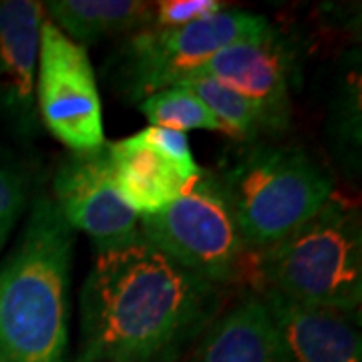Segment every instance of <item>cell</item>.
Wrapping results in <instances>:
<instances>
[{
	"mask_svg": "<svg viewBox=\"0 0 362 362\" xmlns=\"http://www.w3.org/2000/svg\"><path fill=\"white\" fill-rule=\"evenodd\" d=\"M221 306L223 288L180 268L139 233L97 252L81 290L75 362H175Z\"/></svg>",
	"mask_w": 362,
	"mask_h": 362,
	"instance_id": "6da1fadb",
	"label": "cell"
},
{
	"mask_svg": "<svg viewBox=\"0 0 362 362\" xmlns=\"http://www.w3.org/2000/svg\"><path fill=\"white\" fill-rule=\"evenodd\" d=\"M73 247V228L49 195H37L0 264V362H66Z\"/></svg>",
	"mask_w": 362,
	"mask_h": 362,
	"instance_id": "7a4b0ae2",
	"label": "cell"
},
{
	"mask_svg": "<svg viewBox=\"0 0 362 362\" xmlns=\"http://www.w3.org/2000/svg\"><path fill=\"white\" fill-rule=\"evenodd\" d=\"M259 288L354 318L362 302V221L332 197L284 240L254 254Z\"/></svg>",
	"mask_w": 362,
	"mask_h": 362,
	"instance_id": "3957f363",
	"label": "cell"
},
{
	"mask_svg": "<svg viewBox=\"0 0 362 362\" xmlns=\"http://www.w3.org/2000/svg\"><path fill=\"white\" fill-rule=\"evenodd\" d=\"M218 175L250 254L284 240L334 197L330 175L292 145L252 143Z\"/></svg>",
	"mask_w": 362,
	"mask_h": 362,
	"instance_id": "277c9868",
	"label": "cell"
},
{
	"mask_svg": "<svg viewBox=\"0 0 362 362\" xmlns=\"http://www.w3.org/2000/svg\"><path fill=\"white\" fill-rule=\"evenodd\" d=\"M268 21L256 13L223 8L214 16L177 28L147 26L129 35L105 63L111 90L127 105L177 87L235 40L259 33Z\"/></svg>",
	"mask_w": 362,
	"mask_h": 362,
	"instance_id": "5b68a950",
	"label": "cell"
},
{
	"mask_svg": "<svg viewBox=\"0 0 362 362\" xmlns=\"http://www.w3.org/2000/svg\"><path fill=\"white\" fill-rule=\"evenodd\" d=\"M139 233L180 268L226 288L246 270L247 252L218 171L199 169L165 209L139 218Z\"/></svg>",
	"mask_w": 362,
	"mask_h": 362,
	"instance_id": "8992f818",
	"label": "cell"
},
{
	"mask_svg": "<svg viewBox=\"0 0 362 362\" xmlns=\"http://www.w3.org/2000/svg\"><path fill=\"white\" fill-rule=\"evenodd\" d=\"M35 95L40 125L66 149L103 145V109L89 52L47 16L40 25Z\"/></svg>",
	"mask_w": 362,
	"mask_h": 362,
	"instance_id": "52a82bcc",
	"label": "cell"
},
{
	"mask_svg": "<svg viewBox=\"0 0 362 362\" xmlns=\"http://www.w3.org/2000/svg\"><path fill=\"white\" fill-rule=\"evenodd\" d=\"M197 75L216 78L247 99L258 109L268 133L290 127L298 52L284 33L270 23L259 33L221 49Z\"/></svg>",
	"mask_w": 362,
	"mask_h": 362,
	"instance_id": "ba28073f",
	"label": "cell"
},
{
	"mask_svg": "<svg viewBox=\"0 0 362 362\" xmlns=\"http://www.w3.org/2000/svg\"><path fill=\"white\" fill-rule=\"evenodd\" d=\"M51 199L73 232L87 233L97 252L139 235V216L117 194L109 141L65 156L52 177Z\"/></svg>",
	"mask_w": 362,
	"mask_h": 362,
	"instance_id": "9c48e42d",
	"label": "cell"
},
{
	"mask_svg": "<svg viewBox=\"0 0 362 362\" xmlns=\"http://www.w3.org/2000/svg\"><path fill=\"white\" fill-rule=\"evenodd\" d=\"M42 18V2L0 0V119L21 141L40 131L35 85Z\"/></svg>",
	"mask_w": 362,
	"mask_h": 362,
	"instance_id": "30bf717a",
	"label": "cell"
},
{
	"mask_svg": "<svg viewBox=\"0 0 362 362\" xmlns=\"http://www.w3.org/2000/svg\"><path fill=\"white\" fill-rule=\"evenodd\" d=\"M282 338L288 362H362L354 318L330 308L302 304L268 288L256 292Z\"/></svg>",
	"mask_w": 362,
	"mask_h": 362,
	"instance_id": "8fae6325",
	"label": "cell"
},
{
	"mask_svg": "<svg viewBox=\"0 0 362 362\" xmlns=\"http://www.w3.org/2000/svg\"><path fill=\"white\" fill-rule=\"evenodd\" d=\"M189 362H288V356L270 314L254 292L211 322Z\"/></svg>",
	"mask_w": 362,
	"mask_h": 362,
	"instance_id": "7c38bea8",
	"label": "cell"
},
{
	"mask_svg": "<svg viewBox=\"0 0 362 362\" xmlns=\"http://www.w3.org/2000/svg\"><path fill=\"white\" fill-rule=\"evenodd\" d=\"M109 151L117 194L139 218L165 209L183 194L187 181L168 159L143 141L139 133L109 141Z\"/></svg>",
	"mask_w": 362,
	"mask_h": 362,
	"instance_id": "4fadbf2b",
	"label": "cell"
},
{
	"mask_svg": "<svg viewBox=\"0 0 362 362\" xmlns=\"http://www.w3.org/2000/svg\"><path fill=\"white\" fill-rule=\"evenodd\" d=\"M45 16L81 47L133 35L153 25V2L141 0H49Z\"/></svg>",
	"mask_w": 362,
	"mask_h": 362,
	"instance_id": "5bb4252c",
	"label": "cell"
},
{
	"mask_svg": "<svg viewBox=\"0 0 362 362\" xmlns=\"http://www.w3.org/2000/svg\"><path fill=\"white\" fill-rule=\"evenodd\" d=\"M177 87L192 90L195 97L218 117V121L228 131V137L254 143L268 133L258 109L242 95H238L235 90L221 85L220 81L197 75L180 83Z\"/></svg>",
	"mask_w": 362,
	"mask_h": 362,
	"instance_id": "9a60e30c",
	"label": "cell"
},
{
	"mask_svg": "<svg viewBox=\"0 0 362 362\" xmlns=\"http://www.w3.org/2000/svg\"><path fill=\"white\" fill-rule=\"evenodd\" d=\"M137 109L151 121L153 127L173 129L185 133V131L204 129V131H228L218 121L206 105L195 97L192 90L183 87H171V89L159 90L149 95L137 105Z\"/></svg>",
	"mask_w": 362,
	"mask_h": 362,
	"instance_id": "2e32d148",
	"label": "cell"
},
{
	"mask_svg": "<svg viewBox=\"0 0 362 362\" xmlns=\"http://www.w3.org/2000/svg\"><path fill=\"white\" fill-rule=\"evenodd\" d=\"M30 199V173L16 159L0 156V250Z\"/></svg>",
	"mask_w": 362,
	"mask_h": 362,
	"instance_id": "e0dca14e",
	"label": "cell"
},
{
	"mask_svg": "<svg viewBox=\"0 0 362 362\" xmlns=\"http://www.w3.org/2000/svg\"><path fill=\"white\" fill-rule=\"evenodd\" d=\"M141 139L151 149H156L159 156L163 159H168L173 168L181 173V177L185 181L194 180L195 175L199 173V165L194 159L189 141L185 137V133L173 129H163V127H147V129L139 131Z\"/></svg>",
	"mask_w": 362,
	"mask_h": 362,
	"instance_id": "ac0fdd59",
	"label": "cell"
},
{
	"mask_svg": "<svg viewBox=\"0 0 362 362\" xmlns=\"http://www.w3.org/2000/svg\"><path fill=\"white\" fill-rule=\"evenodd\" d=\"M226 8L220 0H163L153 2V25L157 28H177L214 16Z\"/></svg>",
	"mask_w": 362,
	"mask_h": 362,
	"instance_id": "d6986e66",
	"label": "cell"
},
{
	"mask_svg": "<svg viewBox=\"0 0 362 362\" xmlns=\"http://www.w3.org/2000/svg\"><path fill=\"white\" fill-rule=\"evenodd\" d=\"M334 123H338V139L346 133V147L350 151L356 149L361 151V85L358 78L354 85L350 83L346 93L338 99V117Z\"/></svg>",
	"mask_w": 362,
	"mask_h": 362,
	"instance_id": "ffe728a7",
	"label": "cell"
}]
</instances>
